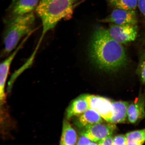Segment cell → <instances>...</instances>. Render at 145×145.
I'll list each match as a JSON object with an SVG mask.
<instances>
[{
  "mask_svg": "<svg viewBox=\"0 0 145 145\" xmlns=\"http://www.w3.org/2000/svg\"><path fill=\"white\" fill-rule=\"evenodd\" d=\"M41 42V41L39 40L35 50L33 52L31 56H30L29 58L26 61V62L20 68L19 70H17V71H16L15 72H14L13 75H12L9 83V86L10 88L12 86L14 81L19 76V75H20L26 69L32 65L34 59L35 58L36 53H37V50L39 49L40 45Z\"/></svg>",
  "mask_w": 145,
  "mask_h": 145,
  "instance_id": "2e32d148",
  "label": "cell"
},
{
  "mask_svg": "<svg viewBox=\"0 0 145 145\" xmlns=\"http://www.w3.org/2000/svg\"><path fill=\"white\" fill-rule=\"evenodd\" d=\"M138 6L141 13L145 17V0H138Z\"/></svg>",
  "mask_w": 145,
  "mask_h": 145,
  "instance_id": "7402d4cb",
  "label": "cell"
},
{
  "mask_svg": "<svg viewBox=\"0 0 145 145\" xmlns=\"http://www.w3.org/2000/svg\"><path fill=\"white\" fill-rule=\"evenodd\" d=\"M100 22L116 25L137 24V18L135 10H126L116 8Z\"/></svg>",
  "mask_w": 145,
  "mask_h": 145,
  "instance_id": "9c48e42d",
  "label": "cell"
},
{
  "mask_svg": "<svg viewBox=\"0 0 145 145\" xmlns=\"http://www.w3.org/2000/svg\"><path fill=\"white\" fill-rule=\"evenodd\" d=\"M89 108L88 103L82 95L74 100L66 110V117L69 120L72 117L80 115Z\"/></svg>",
  "mask_w": 145,
  "mask_h": 145,
  "instance_id": "8fae6325",
  "label": "cell"
},
{
  "mask_svg": "<svg viewBox=\"0 0 145 145\" xmlns=\"http://www.w3.org/2000/svg\"><path fill=\"white\" fill-rule=\"evenodd\" d=\"M78 0H40L36 11L41 21L43 38L59 22L71 19Z\"/></svg>",
  "mask_w": 145,
  "mask_h": 145,
  "instance_id": "7a4b0ae2",
  "label": "cell"
},
{
  "mask_svg": "<svg viewBox=\"0 0 145 145\" xmlns=\"http://www.w3.org/2000/svg\"><path fill=\"white\" fill-rule=\"evenodd\" d=\"M113 138L112 135L108 136L97 143L99 145H113Z\"/></svg>",
  "mask_w": 145,
  "mask_h": 145,
  "instance_id": "ffe728a7",
  "label": "cell"
},
{
  "mask_svg": "<svg viewBox=\"0 0 145 145\" xmlns=\"http://www.w3.org/2000/svg\"><path fill=\"white\" fill-rule=\"evenodd\" d=\"M35 18L33 12L4 22L3 41L4 47L1 57H6L17 48L19 41L33 32Z\"/></svg>",
  "mask_w": 145,
  "mask_h": 145,
  "instance_id": "3957f363",
  "label": "cell"
},
{
  "mask_svg": "<svg viewBox=\"0 0 145 145\" xmlns=\"http://www.w3.org/2000/svg\"><path fill=\"white\" fill-rule=\"evenodd\" d=\"M63 121L60 144L62 145L76 144L78 140L76 132L67 120Z\"/></svg>",
  "mask_w": 145,
  "mask_h": 145,
  "instance_id": "4fadbf2b",
  "label": "cell"
},
{
  "mask_svg": "<svg viewBox=\"0 0 145 145\" xmlns=\"http://www.w3.org/2000/svg\"><path fill=\"white\" fill-rule=\"evenodd\" d=\"M89 59L91 64L101 71H118L128 64L125 50L115 41L108 30L97 27L91 36L88 46Z\"/></svg>",
  "mask_w": 145,
  "mask_h": 145,
  "instance_id": "6da1fadb",
  "label": "cell"
},
{
  "mask_svg": "<svg viewBox=\"0 0 145 145\" xmlns=\"http://www.w3.org/2000/svg\"><path fill=\"white\" fill-rule=\"evenodd\" d=\"M40 0H12L7 10L3 22L33 12L36 10Z\"/></svg>",
  "mask_w": 145,
  "mask_h": 145,
  "instance_id": "5b68a950",
  "label": "cell"
},
{
  "mask_svg": "<svg viewBox=\"0 0 145 145\" xmlns=\"http://www.w3.org/2000/svg\"><path fill=\"white\" fill-rule=\"evenodd\" d=\"M127 145L126 135H119L115 136L113 138V145Z\"/></svg>",
  "mask_w": 145,
  "mask_h": 145,
  "instance_id": "d6986e66",
  "label": "cell"
},
{
  "mask_svg": "<svg viewBox=\"0 0 145 145\" xmlns=\"http://www.w3.org/2000/svg\"><path fill=\"white\" fill-rule=\"evenodd\" d=\"M28 38V37H25L19 46L1 63L0 66V102L1 106L5 104V102L6 97L5 93V84L11 65L16 54Z\"/></svg>",
  "mask_w": 145,
  "mask_h": 145,
  "instance_id": "ba28073f",
  "label": "cell"
},
{
  "mask_svg": "<svg viewBox=\"0 0 145 145\" xmlns=\"http://www.w3.org/2000/svg\"><path fill=\"white\" fill-rule=\"evenodd\" d=\"M89 108L97 112L104 120L111 123L114 110L110 100L101 96L84 95Z\"/></svg>",
  "mask_w": 145,
  "mask_h": 145,
  "instance_id": "277c9868",
  "label": "cell"
},
{
  "mask_svg": "<svg viewBox=\"0 0 145 145\" xmlns=\"http://www.w3.org/2000/svg\"><path fill=\"white\" fill-rule=\"evenodd\" d=\"M81 136L78 139L77 145H91L92 141L84 135Z\"/></svg>",
  "mask_w": 145,
  "mask_h": 145,
  "instance_id": "44dd1931",
  "label": "cell"
},
{
  "mask_svg": "<svg viewBox=\"0 0 145 145\" xmlns=\"http://www.w3.org/2000/svg\"><path fill=\"white\" fill-rule=\"evenodd\" d=\"M103 119L95 110L89 108L79 116L76 121V124L80 128L87 126L102 123Z\"/></svg>",
  "mask_w": 145,
  "mask_h": 145,
  "instance_id": "7c38bea8",
  "label": "cell"
},
{
  "mask_svg": "<svg viewBox=\"0 0 145 145\" xmlns=\"http://www.w3.org/2000/svg\"><path fill=\"white\" fill-rule=\"evenodd\" d=\"M145 118V97L139 95L137 99L129 105L127 118L130 123L135 124Z\"/></svg>",
  "mask_w": 145,
  "mask_h": 145,
  "instance_id": "30bf717a",
  "label": "cell"
},
{
  "mask_svg": "<svg viewBox=\"0 0 145 145\" xmlns=\"http://www.w3.org/2000/svg\"><path fill=\"white\" fill-rule=\"evenodd\" d=\"M126 136L127 145H142L145 142V128L128 132Z\"/></svg>",
  "mask_w": 145,
  "mask_h": 145,
  "instance_id": "9a60e30c",
  "label": "cell"
},
{
  "mask_svg": "<svg viewBox=\"0 0 145 145\" xmlns=\"http://www.w3.org/2000/svg\"><path fill=\"white\" fill-rule=\"evenodd\" d=\"M82 128L81 135L86 136L91 141L97 143L104 138L112 135L117 129V127L114 123L104 124L102 123L89 125Z\"/></svg>",
  "mask_w": 145,
  "mask_h": 145,
  "instance_id": "52a82bcc",
  "label": "cell"
},
{
  "mask_svg": "<svg viewBox=\"0 0 145 145\" xmlns=\"http://www.w3.org/2000/svg\"><path fill=\"white\" fill-rule=\"evenodd\" d=\"M107 30L111 37L122 44L133 41L137 37L136 24L118 25L111 24Z\"/></svg>",
  "mask_w": 145,
  "mask_h": 145,
  "instance_id": "8992f818",
  "label": "cell"
},
{
  "mask_svg": "<svg viewBox=\"0 0 145 145\" xmlns=\"http://www.w3.org/2000/svg\"><path fill=\"white\" fill-rule=\"evenodd\" d=\"M137 74L142 84L145 83V53L141 56L137 70Z\"/></svg>",
  "mask_w": 145,
  "mask_h": 145,
  "instance_id": "ac0fdd59",
  "label": "cell"
},
{
  "mask_svg": "<svg viewBox=\"0 0 145 145\" xmlns=\"http://www.w3.org/2000/svg\"><path fill=\"white\" fill-rule=\"evenodd\" d=\"M114 114L111 123H121L127 118V110L129 103L125 101L112 102Z\"/></svg>",
  "mask_w": 145,
  "mask_h": 145,
  "instance_id": "5bb4252c",
  "label": "cell"
},
{
  "mask_svg": "<svg viewBox=\"0 0 145 145\" xmlns=\"http://www.w3.org/2000/svg\"><path fill=\"white\" fill-rule=\"evenodd\" d=\"M110 5L116 8L135 10L138 6V0H108Z\"/></svg>",
  "mask_w": 145,
  "mask_h": 145,
  "instance_id": "e0dca14e",
  "label": "cell"
}]
</instances>
